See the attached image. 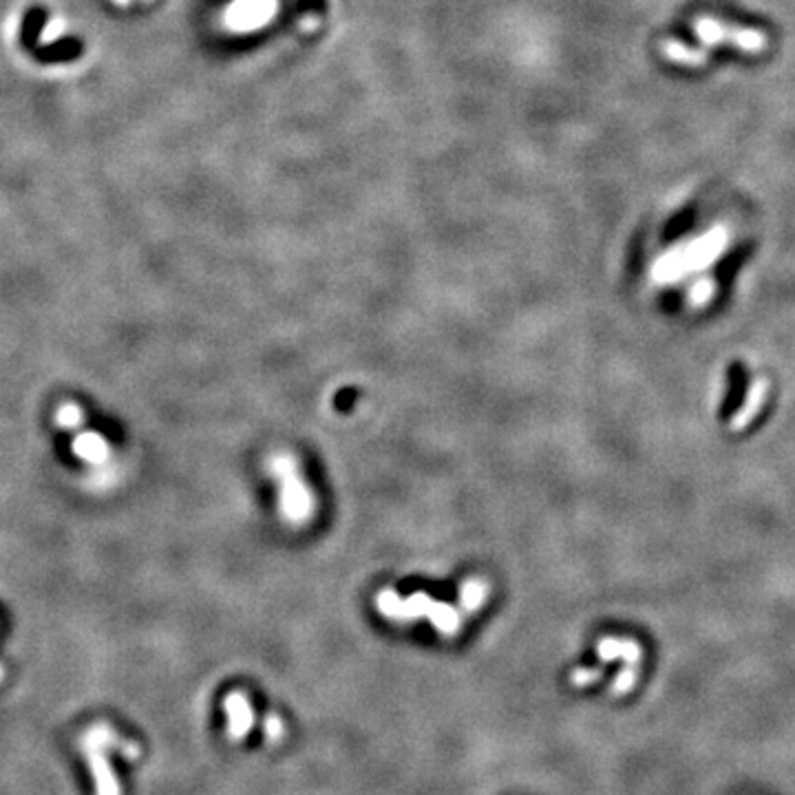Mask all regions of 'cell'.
<instances>
[{"label": "cell", "instance_id": "obj_1", "mask_svg": "<svg viewBox=\"0 0 795 795\" xmlns=\"http://www.w3.org/2000/svg\"><path fill=\"white\" fill-rule=\"evenodd\" d=\"M376 608L382 617L391 619L396 623H406V621H418V619H426L440 634L444 637H455V634L462 630L464 617L462 608H455V605L444 603V601H435L433 596L424 593H415L411 596H400L396 590H380L376 596Z\"/></svg>", "mask_w": 795, "mask_h": 795}, {"label": "cell", "instance_id": "obj_2", "mask_svg": "<svg viewBox=\"0 0 795 795\" xmlns=\"http://www.w3.org/2000/svg\"><path fill=\"white\" fill-rule=\"evenodd\" d=\"M268 471L279 484V511L290 526H303L314 515V496L305 484L299 460L288 451H276L268 458Z\"/></svg>", "mask_w": 795, "mask_h": 795}, {"label": "cell", "instance_id": "obj_3", "mask_svg": "<svg viewBox=\"0 0 795 795\" xmlns=\"http://www.w3.org/2000/svg\"><path fill=\"white\" fill-rule=\"evenodd\" d=\"M696 36L701 38V42L707 47L716 45H734L740 51L746 53H760L767 49V36L758 29H746V27H736L727 25V22L716 21L711 16H701L694 22Z\"/></svg>", "mask_w": 795, "mask_h": 795}, {"label": "cell", "instance_id": "obj_4", "mask_svg": "<svg viewBox=\"0 0 795 795\" xmlns=\"http://www.w3.org/2000/svg\"><path fill=\"white\" fill-rule=\"evenodd\" d=\"M111 743H120L118 736L113 734L106 727H95L89 736H86V755L91 760V767H94L95 784H98V795H120V787L115 782L113 771L109 769L106 763L104 746Z\"/></svg>", "mask_w": 795, "mask_h": 795}, {"label": "cell", "instance_id": "obj_5", "mask_svg": "<svg viewBox=\"0 0 795 795\" xmlns=\"http://www.w3.org/2000/svg\"><path fill=\"white\" fill-rule=\"evenodd\" d=\"M224 711L228 716V736L235 743L244 740L255 727V710H252L248 696L241 692H232L224 698Z\"/></svg>", "mask_w": 795, "mask_h": 795}, {"label": "cell", "instance_id": "obj_6", "mask_svg": "<svg viewBox=\"0 0 795 795\" xmlns=\"http://www.w3.org/2000/svg\"><path fill=\"white\" fill-rule=\"evenodd\" d=\"M71 451H74L77 458L85 460L86 464H94V467L106 464L111 458L109 440L102 438V435L95 433V431H85V433L76 435L74 444H71Z\"/></svg>", "mask_w": 795, "mask_h": 795}, {"label": "cell", "instance_id": "obj_7", "mask_svg": "<svg viewBox=\"0 0 795 795\" xmlns=\"http://www.w3.org/2000/svg\"><path fill=\"white\" fill-rule=\"evenodd\" d=\"M596 652H599V658L603 663L610 661H617V658H623L628 665L639 667V661H641V648L632 641H617V639H603L599 641L596 646Z\"/></svg>", "mask_w": 795, "mask_h": 795}, {"label": "cell", "instance_id": "obj_8", "mask_svg": "<svg viewBox=\"0 0 795 795\" xmlns=\"http://www.w3.org/2000/svg\"><path fill=\"white\" fill-rule=\"evenodd\" d=\"M661 51L667 60L676 62V65H687V67H701L710 60V51L707 49H692V47L683 45L681 40H663Z\"/></svg>", "mask_w": 795, "mask_h": 795}, {"label": "cell", "instance_id": "obj_9", "mask_svg": "<svg viewBox=\"0 0 795 795\" xmlns=\"http://www.w3.org/2000/svg\"><path fill=\"white\" fill-rule=\"evenodd\" d=\"M488 585L482 579H469L460 590V608L464 614H475L484 603H487Z\"/></svg>", "mask_w": 795, "mask_h": 795}, {"label": "cell", "instance_id": "obj_10", "mask_svg": "<svg viewBox=\"0 0 795 795\" xmlns=\"http://www.w3.org/2000/svg\"><path fill=\"white\" fill-rule=\"evenodd\" d=\"M56 420H58V426H60V429L74 431L82 424V409L77 405H74V402H65V405L58 409Z\"/></svg>", "mask_w": 795, "mask_h": 795}, {"label": "cell", "instance_id": "obj_11", "mask_svg": "<svg viewBox=\"0 0 795 795\" xmlns=\"http://www.w3.org/2000/svg\"><path fill=\"white\" fill-rule=\"evenodd\" d=\"M264 736L270 743H279L285 738V722L276 714H268L264 719Z\"/></svg>", "mask_w": 795, "mask_h": 795}, {"label": "cell", "instance_id": "obj_12", "mask_svg": "<svg viewBox=\"0 0 795 795\" xmlns=\"http://www.w3.org/2000/svg\"><path fill=\"white\" fill-rule=\"evenodd\" d=\"M603 676V672L596 670V667H590V670H584V667H576L570 674V683L572 685H590V683L599 681Z\"/></svg>", "mask_w": 795, "mask_h": 795}, {"label": "cell", "instance_id": "obj_13", "mask_svg": "<svg viewBox=\"0 0 795 795\" xmlns=\"http://www.w3.org/2000/svg\"><path fill=\"white\" fill-rule=\"evenodd\" d=\"M62 31H65V22H62L60 18H53V21L47 22L45 29H42L40 42L42 45H49V42L58 40V38L62 36Z\"/></svg>", "mask_w": 795, "mask_h": 795}, {"label": "cell", "instance_id": "obj_14", "mask_svg": "<svg viewBox=\"0 0 795 795\" xmlns=\"http://www.w3.org/2000/svg\"><path fill=\"white\" fill-rule=\"evenodd\" d=\"M115 3H118V4H122V3H129V0H115Z\"/></svg>", "mask_w": 795, "mask_h": 795}, {"label": "cell", "instance_id": "obj_15", "mask_svg": "<svg viewBox=\"0 0 795 795\" xmlns=\"http://www.w3.org/2000/svg\"><path fill=\"white\" fill-rule=\"evenodd\" d=\"M0 678H3V667H0Z\"/></svg>", "mask_w": 795, "mask_h": 795}]
</instances>
